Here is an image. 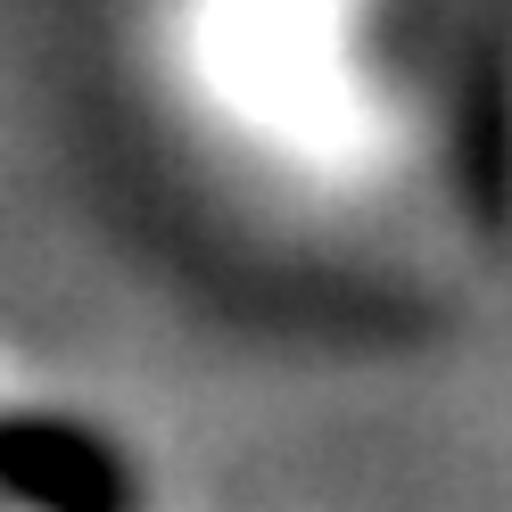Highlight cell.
<instances>
[{
	"label": "cell",
	"mask_w": 512,
	"mask_h": 512,
	"mask_svg": "<svg viewBox=\"0 0 512 512\" xmlns=\"http://www.w3.org/2000/svg\"><path fill=\"white\" fill-rule=\"evenodd\" d=\"M504 190H512V100H504Z\"/></svg>",
	"instance_id": "obj_1"
}]
</instances>
